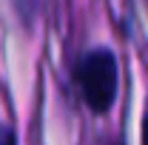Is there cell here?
<instances>
[{
	"label": "cell",
	"mask_w": 148,
	"mask_h": 145,
	"mask_svg": "<svg viewBox=\"0 0 148 145\" xmlns=\"http://www.w3.org/2000/svg\"><path fill=\"white\" fill-rule=\"evenodd\" d=\"M77 83L83 91V100L94 114H106L117 100L120 68L117 57L108 49H91L77 63Z\"/></svg>",
	"instance_id": "obj_1"
},
{
	"label": "cell",
	"mask_w": 148,
	"mask_h": 145,
	"mask_svg": "<svg viewBox=\"0 0 148 145\" xmlns=\"http://www.w3.org/2000/svg\"><path fill=\"white\" fill-rule=\"evenodd\" d=\"M14 6L20 9V14H23L26 20H32L34 12H37V0H14Z\"/></svg>",
	"instance_id": "obj_2"
},
{
	"label": "cell",
	"mask_w": 148,
	"mask_h": 145,
	"mask_svg": "<svg viewBox=\"0 0 148 145\" xmlns=\"http://www.w3.org/2000/svg\"><path fill=\"white\" fill-rule=\"evenodd\" d=\"M143 145H148V114H145V120H143Z\"/></svg>",
	"instance_id": "obj_3"
},
{
	"label": "cell",
	"mask_w": 148,
	"mask_h": 145,
	"mask_svg": "<svg viewBox=\"0 0 148 145\" xmlns=\"http://www.w3.org/2000/svg\"><path fill=\"white\" fill-rule=\"evenodd\" d=\"M0 145H14V140H12V137L6 134V140H3V142H0Z\"/></svg>",
	"instance_id": "obj_4"
}]
</instances>
